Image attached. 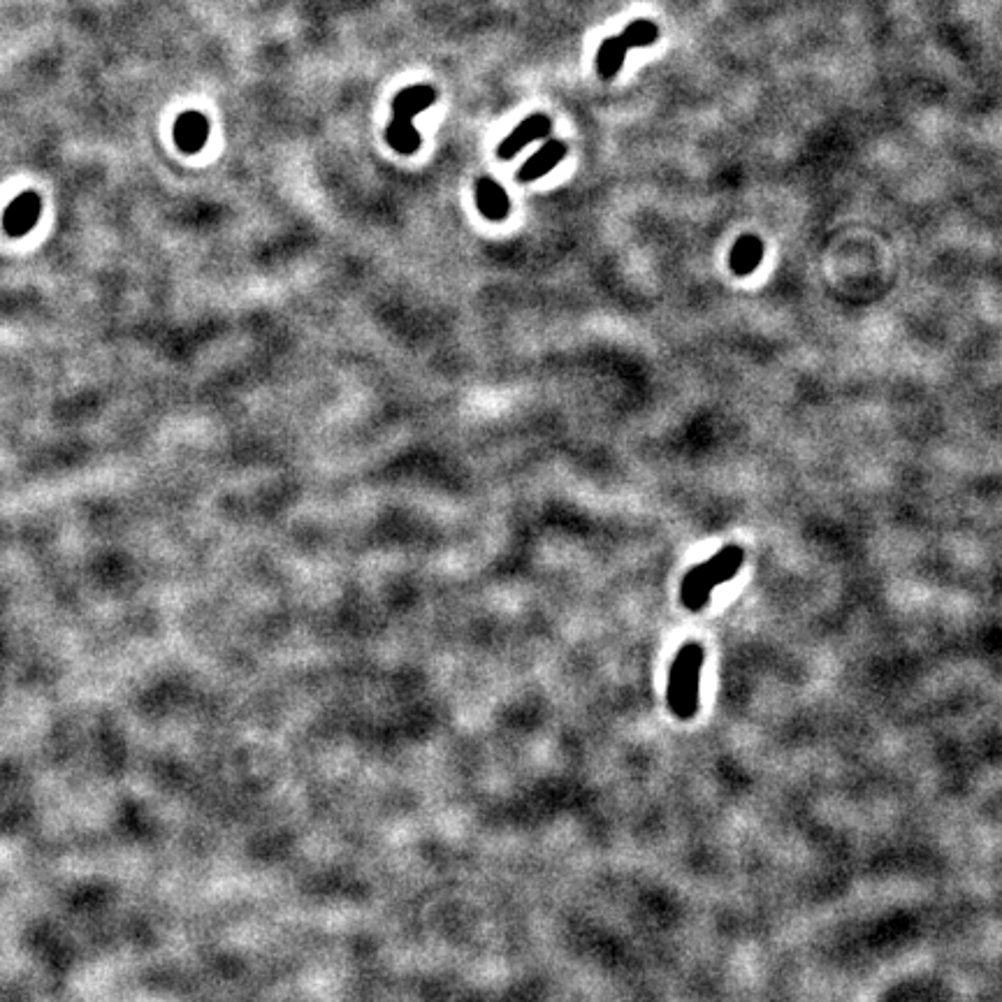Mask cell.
Returning <instances> with one entry per match:
<instances>
[{
  "instance_id": "7",
  "label": "cell",
  "mask_w": 1002,
  "mask_h": 1002,
  "mask_svg": "<svg viewBox=\"0 0 1002 1002\" xmlns=\"http://www.w3.org/2000/svg\"><path fill=\"white\" fill-rule=\"evenodd\" d=\"M476 207L485 219L495 223L504 221L508 212H511V202H508L506 191L490 177H481L476 181Z\"/></svg>"
},
{
  "instance_id": "8",
  "label": "cell",
  "mask_w": 1002,
  "mask_h": 1002,
  "mask_svg": "<svg viewBox=\"0 0 1002 1002\" xmlns=\"http://www.w3.org/2000/svg\"><path fill=\"white\" fill-rule=\"evenodd\" d=\"M564 156H566V144L559 142V140H550V142L543 144V147L536 151V154L529 158L525 165L520 167L518 179L529 184V181L546 177L548 172H553L555 167L564 161Z\"/></svg>"
},
{
  "instance_id": "9",
  "label": "cell",
  "mask_w": 1002,
  "mask_h": 1002,
  "mask_svg": "<svg viewBox=\"0 0 1002 1002\" xmlns=\"http://www.w3.org/2000/svg\"><path fill=\"white\" fill-rule=\"evenodd\" d=\"M764 242L757 235H743L729 253V267L736 277H750L764 260Z\"/></svg>"
},
{
  "instance_id": "5",
  "label": "cell",
  "mask_w": 1002,
  "mask_h": 1002,
  "mask_svg": "<svg viewBox=\"0 0 1002 1002\" xmlns=\"http://www.w3.org/2000/svg\"><path fill=\"white\" fill-rule=\"evenodd\" d=\"M174 144L184 154H198L209 140V121L207 116L198 110H188L174 121L172 130Z\"/></svg>"
},
{
  "instance_id": "10",
  "label": "cell",
  "mask_w": 1002,
  "mask_h": 1002,
  "mask_svg": "<svg viewBox=\"0 0 1002 1002\" xmlns=\"http://www.w3.org/2000/svg\"><path fill=\"white\" fill-rule=\"evenodd\" d=\"M627 52H629V47H627V42H624L622 35H613V38L601 42V47L597 52L599 77L606 79V82H611L617 72H620L624 58H627Z\"/></svg>"
},
{
  "instance_id": "2",
  "label": "cell",
  "mask_w": 1002,
  "mask_h": 1002,
  "mask_svg": "<svg viewBox=\"0 0 1002 1002\" xmlns=\"http://www.w3.org/2000/svg\"><path fill=\"white\" fill-rule=\"evenodd\" d=\"M703 666V648L699 643H685L668 668L666 701L678 720H689L699 710V680Z\"/></svg>"
},
{
  "instance_id": "4",
  "label": "cell",
  "mask_w": 1002,
  "mask_h": 1002,
  "mask_svg": "<svg viewBox=\"0 0 1002 1002\" xmlns=\"http://www.w3.org/2000/svg\"><path fill=\"white\" fill-rule=\"evenodd\" d=\"M40 214H42L40 195L33 191L21 193L19 198H14L5 209L3 230L10 237H24L38 225Z\"/></svg>"
},
{
  "instance_id": "1",
  "label": "cell",
  "mask_w": 1002,
  "mask_h": 1002,
  "mask_svg": "<svg viewBox=\"0 0 1002 1002\" xmlns=\"http://www.w3.org/2000/svg\"><path fill=\"white\" fill-rule=\"evenodd\" d=\"M743 564H745L743 548L724 546L722 550H717L708 562H701L699 566H694V569H689L680 583L682 606L692 613L703 611V608L708 606L710 594H713L715 587L729 583Z\"/></svg>"
},
{
  "instance_id": "3",
  "label": "cell",
  "mask_w": 1002,
  "mask_h": 1002,
  "mask_svg": "<svg viewBox=\"0 0 1002 1002\" xmlns=\"http://www.w3.org/2000/svg\"><path fill=\"white\" fill-rule=\"evenodd\" d=\"M437 103V91L427 84H416L402 89L392 100V121L386 130V140L397 154L411 156L420 149V135L413 119L427 107Z\"/></svg>"
},
{
  "instance_id": "11",
  "label": "cell",
  "mask_w": 1002,
  "mask_h": 1002,
  "mask_svg": "<svg viewBox=\"0 0 1002 1002\" xmlns=\"http://www.w3.org/2000/svg\"><path fill=\"white\" fill-rule=\"evenodd\" d=\"M620 35L624 38V42H627L629 49L650 47V45H655L657 38H659V28H657L655 21L638 19V21H631V24L624 28Z\"/></svg>"
},
{
  "instance_id": "6",
  "label": "cell",
  "mask_w": 1002,
  "mask_h": 1002,
  "mask_svg": "<svg viewBox=\"0 0 1002 1002\" xmlns=\"http://www.w3.org/2000/svg\"><path fill=\"white\" fill-rule=\"evenodd\" d=\"M550 128H553V123H550V119H548L546 114L527 116V119L520 121L518 126H515L513 133L508 135L506 140L499 144L497 156L504 158V161H508V158H513L515 154H520V151L525 149L529 142L546 137L550 133Z\"/></svg>"
}]
</instances>
